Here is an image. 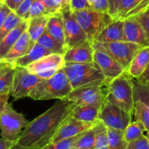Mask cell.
Returning <instances> with one entry per match:
<instances>
[{"label": "cell", "instance_id": "6da1fadb", "mask_svg": "<svg viewBox=\"0 0 149 149\" xmlns=\"http://www.w3.org/2000/svg\"><path fill=\"white\" fill-rule=\"evenodd\" d=\"M71 111L69 103L63 100L56 102L47 111L29 122L15 146L42 149L51 143Z\"/></svg>", "mask_w": 149, "mask_h": 149}, {"label": "cell", "instance_id": "7a4b0ae2", "mask_svg": "<svg viewBox=\"0 0 149 149\" xmlns=\"http://www.w3.org/2000/svg\"><path fill=\"white\" fill-rule=\"evenodd\" d=\"M73 90L63 68L47 79H42L29 94V97L36 100L64 98Z\"/></svg>", "mask_w": 149, "mask_h": 149}, {"label": "cell", "instance_id": "3957f363", "mask_svg": "<svg viewBox=\"0 0 149 149\" xmlns=\"http://www.w3.org/2000/svg\"><path fill=\"white\" fill-rule=\"evenodd\" d=\"M63 70L69 80L73 90L90 86L106 85V77L95 66L90 63H66Z\"/></svg>", "mask_w": 149, "mask_h": 149}, {"label": "cell", "instance_id": "277c9868", "mask_svg": "<svg viewBox=\"0 0 149 149\" xmlns=\"http://www.w3.org/2000/svg\"><path fill=\"white\" fill-rule=\"evenodd\" d=\"M132 79L133 78L125 71L106 85V98L132 114L134 108Z\"/></svg>", "mask_w": 149, "mask_h": 149}, {"label": "cell", "instance_id": "5b68a950", "mask_svg": "<svg viewBox=\"0 0 149 149\" xmlns=\"http://www.w3.org/2000/svg\"><path fill=\"white\" fill-rule=\"evenodd\" d=\"M92 45L94 49L103 51L117 61L125 71H127L134 56L143 47L138 44L127 41L100 42L94 40Z\"/></svg>", "mask_w": 149, "mask_h": 149}, {"label": "cell", "instance_id": "8992f818", "mask_svg": "<svg viewBox=\"0 0 149 149\" xmlns=\"http://www.w3.org/2000/svg\"><path fill=\"white\" fill-rule=\"evenodd\" d=\"M29 123L24 116L8 103L0 115V135L4 139L17 141Z\"/></svg>", "mask_w": 149, "mask_h": 149}, {"label": "cell", "instance_id": "52a82bcc", "mask_svg": "<svg viewBox=\"0 0 149 149\" xmlns=\"http://www.w3.org/2000/svg\"><path fill=\"white\" fill-rule=\"evenodd\" d=\"M132 115L106 98L100 107L98 119L107 128L124 132L132 122Z\"/></svg>", "mask_w": 149, "mask_h": 149}, {"label": "cell", "instance_id": "ba28073f", "mask_svg": "<svg viewBox=\"0 0 149 149\" xmlns=\"http://www.w3.org/2000/svg\"><path fill=\"white\" fill-rule=\"evenodd\" d=\"M73 14L91 42L100 30L113 19L108 13H99L93 9L73 12Z\"/></svg>", "mask_w": 149, "mask_h": 149}, {"label": "cell", "instance_id": "9c48e42d", "mask_svg": "<svg viewBox=\"0 0 149 149\" xmlns=\"http://www.w3.org/2000/svg\"><path fill=\"white\" fill-rule=\"evenodd\" d=\"M106 85L90 86L80 87L73 90L63 101L68 102L71 107L84 105H98L101 106L106 97V93L103 90Z\"/></svg>", "mask_w": 149, "mask_h": 149}, {"label": "cell", "instance_id": "30bf717a", "mask_svg": "<svg viewBox=\"0 0 149 149\" xmlns=\"http://www.w3.org/2000/svg\"><path fill=\"white\" fill-rule=\"evenodd\" d=\"M42 80L26 67H15L10 95L15 100L29 97L31 92Z\"/></svg>", "mask_w": 149, "mask_h": 149}, {"label": "cell", "instance_id": "8fae6325", "mask_svg": "<svg viewBox=\"0 0 149 149\" xmlns=\"http://www.w3.org/2000/svg\"><path fill=\"white\" fill-rule=\"evenodd\" d=\"M66 49L88 40L87 34L74 17L69 6L62 12Z\"/></svg>", "mask_w": 149, "mask_h": 149}, {"label": "cell", "instance_id": "7c38bea8", "mask_svg": "<svg viewBox=\"0 0 149 149\" xmlns=\"http://www.w3.org/2000/svg\"><path fill=\"white\" fill-rule=\"evenodd\" d=\"M93 63L106 77L107 84L125 71L117 61L99 49H94Z\"/></svg>", "mask_w": 149, "mask_h": 149}, {"label": "cell", "instance_id": "4fadbf2b", "mask_svg": "<svg viewBox=\"0 0 149 149\" xmlns=\"http://www.w3.org/2000/svg\"><path fill=\"white\" fill-rule=\"evenodd\" d=\"M94 48L89 40L68 48L63 55L66 63H93Z\"/></svg>", "mask_w": 149, "mask_h": 149}, {"label": "cell", "instance_id": "5bb4252c", "mask_svg": "<svg viewBox=\"0 0 149 149\" xmlns=\"http://www.w3.org/2000/svg\"><path fill=\"white\" fill-rule=\"evenodd\" d=\"M96 123H88V122H82L69 115L63 122L62 126L61 127L58 133L54 137L51 143L58 142L61 140L77 136L91 128Z\"/></svg>", "mask_w": 149, "mask_h": 149}, {"label": "cell", "instance_id": "9a60e30c", "mask_svg": "<svg viewBox=\"0 0 149 149\" xmlns=\"http://www.w3.org/2000/svg\"><path fill=\"white\" fill-rule=\"evenodd\" d=\"M65 63L63 55L52 53L30 64L26 68L32 74H37L45 71H58L63 68Z\"/></svg>", "mask_w": 149, "mask_h": 149}, {"label": "cell", "instance_id": "2e32d148", "mask_svg": "<svg viewBox=\"0 0 149 149\" xmlns=\"http://www.w3.org/2000/svg\"><path fill=\"white\" fill-rule=\"evenodd\" d=\"M94 40L100 42L125 41L123 19H112L100 30Z\"/></svg>", "mask_w": 149, "mask_h": 149}, {"label": "cell", "instance_id": "e0dca14e", "mask_svg": "<svg viewBox=\"0 0 149 149\" xmlns=\"http://www.w3.org/2000/svg\"><path fill=\"white\" fill-rule=\"evenodd\" d=\"M123 20L125 41L138 44L141 47L148 46L145 31L139 22L133 16L126 17Z\"/></svg>", "mask_w": 149, "mask_h": 149}, {"label": "cell", "instance_id": "ac0fdd59", "mask_svg": "<svg viewBox=\"0 0 149 149\" xmlns=\"http://www.w3.org/2000/svg\"><path fill=\"white\" fill-rule=\"evenodd\" d=\"M34 44L31 39L30 36L26 30L10 49L8 53L4 58V60L13 65V63L16 60L27 54L33 47Z\"/></svg>", "mask_w": 149, "mask_h": 149}, {"label": "cell", "instance_id": "d6986e66", "mask_svg": "<svg viewBox=\"0 0 149 149\" xmlns=\"http://www.w3.org/2000/svg\"><path fill=\"white\" fill-rule=\"evenodd\" d=\"M149 65V45L143 47L134 56L127 72L132 78L137 79Z\"/></svg>", "mask_w": 149, "mask_h": 149}, {"label": "cell", "instance_id": "ffe728a7", "mask_svg": "<svg viewBox=\"0 0 149 149\" xmlns=\"http://www.w3.org/2000/svg\"><path fill=\"white\" fill-rule=\"evenodd\" d=\"M101 106L98 105H84L71 108L70 115L75 119L88 123H96L99 120Z\"/></svg>", "mask_w": 149, "mask_h": 149}, {"label": "cell", "instance_id": "44dd1931", "mask_svg": "<svg viewBox=\"0 0 149 149\" xmlns=\"http://www.w3.org/2000/svg\"><path fill=\"white\" fill-rule=\"evenodd\" d=\"M29 20H23L18 26L10 31L0 42V57L4 59L13 45L16 43L22 34L27 30Z\"/></svg>", "mask_w": 149, "mask_h": 149}, {"label": "cell", "instance_id": "7402d4cb", "mask_svg": "<svg viewBox=\"0 0 149 149\" xmlns=\"http://www.w3.org/2000/svg\"><path fill=\"white\" fill-rule=\"evenodd\" d=\"M50 54H52L50 51L47 49L46 48L43 47L38 42H36L33 47L31 49V50L27 54L16 60L13 63V65L14 68L17 66L27 67L30 64L39 61L43 57L50 55Z\"/></svg>", "mask_w": 149, "mask_h": 149}, {"label": "cell", "instance_id": "603a6c76", "mask_svg": "<svg viewBox=\"0 0 149 149\" xmlns=\"http://www.w3.org/2000/svg\"><path fill=\"white\" fill-rule=\"evenodd\" d=\"M107 129L104 124L99 121L94 126L86 131L85 133L75 143L74 147L81 148H95L96 139L99 134Z\"/></svg>", "mask_w": 149, "mask_h": 149}, {"label": "cell", "instance_id": "cb8c5ba5", "mask_svg": "<svg viewBox=\"0 0 149 149\" xmlns=\"http://www.w3.org/2000/svg\"><path fill=\"white\" fill-rule=\"evenodd\" d=\"M46 30L52 37L55 38L60 44L65 47L64 23L62 13L49 16Z\"/></svg>", "mask_w": 149, "mask_h": 149}, {"label": "cell", "instance_id": "d4e9b609", "mask_svg": "<svg viewBox=\"0 0 149 149\" xmlns=\"http://www.w3.org/2000/svg\"><path fill=\"white\" fill-rule=\"evenodd\" d=\"M49 16H39V17H31L29 20L27 31L33 43L37 42L38 39L46 30Z\"/></svg>", "mask_w": 149, "mask_h": 149}, {"label": "cell", "instance_id": "484cf974", "mask_svg": "<svg viewBox=\"0 0 149 149\" xmlns=\"http://www.w3.org/2000/svg\"><path fill=\"white\" fill-rule=\"evenodd\" d=\"M36 42L42 45L43 47L46 48L47 49L50 51L52 53L64 55L67 49L65 47L60 44L55 38L52 37L47 30H45L43 34L40 36V38L38 39Z\"/></svg>", "mask_w": 149, "mask_h": 149}, {"label": "cell", "instance_id": "4316f807", "mask_svg": "<svg viewBox=\"0 0 149 149\" xmlns=\"http://www.w3.org/2000/svg\"><path fill=\"white\" fill-rule=\"evenodd\" d=\"M132 114L135 121L141 122L145 127L146 132H149V109L140 100L134 101V108Z\"/></svg>", "mask_w": 149, "mask_h": 149}, {"label": "cell", "instance_id": "83f0119b", "mask_svg": "<svg viewBox=\"0 0 149 149\" xmlns=\"http://www.w3.org/2000/svg\"><path fill=\"white\" fill-rule=\"evenodd\" d=\"M146 132L145 127L141 122H132L124 131V138L127 143L138 139Z\"/></svg>", "mask_w": 149, "mask_h": 149}, {"label": "cell", "instance_id": "f1b7e54d", "mask_svg": "<svg viewBox=\"0 0 149 149\" xmlns=\"http://www.w3.org/2000/svg\"><path fill=\"white\" fill-rule=\"evenodd\" d=\"M110 149H126L127 142L124 138V132L107 128Z\"/></svg>", "mask_w": 149, "mask_h": 149}, {"label": "cell", "instance_id": "f546056e", "mask_svg": "<svg viewBox=\"0 0 149 149\" xmlns=\"http://www.w3.org/2000/svg\"><path fill=\"white\" fill-rule=\"evenodd\" d=\"M23 20V19L19 17L14 11H12L0 28V42L10 31H12L15 28L17 27Z\"/></svg>", "mask_w": 149, "mask_h": 149}, {"label": "cell", "instance_id": "4dcf8cb0", "mask_svg": "<svg viewBox=\"0 0 149 149\" xmlns=\"http://www.w3.org/2000/svg\"><path fill=\"white\" fill-rule=\"evenodd\" d=\"M133 84V99L140 100L149 109V86L142 84L136 80L132 79Z\"/></svg>", "mask_w": 149, "mask_h": 149}, {"label": "cell", "instance_id": "1f68e13d", "mask_svg": "<svg viewBox=\"0 0 149 149\" xmlns=\"http://www.w3.org/2000/svg\"><path fill=\"white\" fill-rule=\"evenodd\" d=\"M70 0H43L45 10L49 15L61 13L69 6Z\"/></svg>", "mask_w": 149, "mask_h": 149}, {"label": "cell", "instance_id": "d6a6232c", "mask_svg": "<svg viewBox=\"0 0 149 149\" xmlns=\"http://www.w3.org/2000/svg\"><path fill=\"white\" fill-rule=\"evenodd\" d=\"M87 131V130H86ZM86 131L83 132L82 133L77 135V136L72 137V138H66V139L61 140L56 143H52L47 145L42 149H71L74 147L75 143L84 135Z\"/></svg>", "mask_w": 149, "mask_h": 149}, {"label": "cell", "instance_id": "836d02e7", "mask_svg": "<svg viewBox=\"0 0 149 149\" xmlns=\"http://www.w3.org/2000/svg\"><path fill=\"white\" fill-rule=\"evenodd\" d=\"M14 73L15 68H13L0 77V95L10 94Z\"/></svg>", "mask_w": 149, "mask_h": 149}, {"label": "cell", "instance_id": "e575fe53", "mask_svg": "<svg viewBox=\"0 0 149 149\" xmlns=\"http://www.w3.org/2000/svg\"><path fill=\"white\" fill-rule=\"evenodd\" d=\"M141 1V0H122L118 9V13L116 18L124 19L125 16L136 7Z\"/></svg>", "mask_w": 149, "mask_h": 149}, {"label": "cell", "instance_id": "d590c367", "mask_svg": "<svg viewBox=\"0 0 149 149\" xmlns=\"http://www.w3.org/2000/svg\"><path fill=\"white\" fill-rule=\"evenodd\" d=\"M133 17L139 22L143 29L147 41L149 44V5L133 15Z\"/></svg>", "mask_w": 149, "mask_h": 149}, {"label": "cell", "instance_id": "8d00e7d4", "mask_svg": "<svg viewBox=\"0 0 149 149\" xmlns=\"http://www.w3.org/2000/svg\"><path fill=\"white\" fill-rule=\"evenodd\" d=\"M36 0H24L19 5L15 13L23 20H29L30 18V10Z\"/></svg>", "mask_w": 149, "mask_h": 149}, {"label": "cell", "instance_id": "74e56055", "mask_svg": "<svg viewBox=\"0 0 149 149\" xmlns=\"http://www.w3.org/2000/svg\"><path fill=\"white\" fill-rule=\"evenodd\" d=\"M43 15H49L45 10L43 0H36V1L31 7L30 18Z\"/></svg>", "mask_w": 149, "mask_h": 149}, {"label": "cell", "instance_id": "f35d334b", "mask_svg": "<svg viewBox=\"0 0 149 149\" xmlns=\"http://www.w3.org/2000/svg\"><path fill=\"white\" fill-rule=\"evenodd\" d=\"M126 149H149V141L145 135L138 139L127 143Z\"/></svg>", "mask_w": 149, "mask_h": 149}, {"label": "cell", "instance_id": "ab89813d", "mask_svg": "<svg viewBox=\"0 0 149 149\" xmlns=\"http://www.w3.org/2000/svg\"><path fill=\"white\" fill-rule=\"evenodd\" d=\"M69 8L72 12L82 11L92 9L88 0H70Z\"/></svg>", "mask_w": 149, "mask_h": 149}, {"label": "cell", "instance_id": "60d3db41", "mask_svg": "<svg viewBox=\"0 0 149 149\" xmlns=\"http://www.w3.org/2000/svg\"><path fill=\"white\" fill-rule=\"evenodd\" d=\"M95 149H110L108 138L107 129L100 132L96 139Z\"/></svg>", "mask_w": 149, "mask_h": 149}, {"label": "cell", "instance_id": "b9f144b4", "mask_svg": "<svg viewBox=\"0 0 149 149\" xmlns=\"http://www.w3.org/2000/svg\"><path fill=\"white\" fill-rule=\"evenodd\" d=\"M93 10L102 13H109V1L108 0H96L91 4ZM109 14V13H108Z\"/></svg>", "mask_w": 149, "mask_h": 149}, {"label": "cell", "instance_id": "7bdbcfd3", "mask_svg": "<svg viewBox=\"0 0 149 149\" xmlns=\"http://www.w3.org/2000/svg\"><path fill=\"white\" fill-rule=\"evenodd\" d=\"M109 1V15L112 18H116L118 9L122 0H108Z\"/></svg>", "mask_w": 149, "mask_h": 149}, {"label": "cell", "instance_id": "ee69618b", "mask_svg": "<svg viewBox=\"0 0 149 149\" xmlns=\"http://www.w3.org/2000/svg\"><path fill=\"white\" fill-rule=\"evenodd\" d=\"M11 12L12 10L4 3H3V1L0 4V28Z\"/></svg>", "mask_w": 149, "mask_h": 149}, {"label": "cell", "instance_id": "f6af8a7d", "mask_svg": "<svg viewBox=\"0 0 149 149\" xmlns=\"http://www.w3.org/2000/svg\"><path fill=\"white\" fill-rule=\"evenodd\" d=\"M135 80L141 84L149 86V65L144 72L138 78L135 79Z\"/></svg>", "mask_w": 149, "mask_h": 149}, {"label": "cell", "instance_id": "bcb514c9", "mask_svg": "<svg viewBox=\"0 0 149 149\" xmlns=\"http://www.w3.org/2000/svg\"><path fill=\"white\" fill-rule=\"evenodd\" d=\"M24 0H2L3 3L6 4L12 11H15Z\"/></svg>", "mask_w": 149, "mask_h": 149}, {"label": "cell", "instance_id": "7dc6e473", "mask_svg": "<svg viewBox=\"0 0 149 149\" xmlns=\"http://www.w3.org/2000/svg\"><path fill=\"white\" fill-rule=\"evenodd\" d=\"M16 141H9V140L0 138V149H11L15 145Z\"/></svg>", "mask_w": 149, "mask_h": 149}, {"label": "cell", "instance_id": "c3c4849f", "mask_svg": "<svg viewBox=\"0 0 149 149\" xmlns=\"http://www.w3.org/2000/svg\"><path fill=\"white\" fill-rule=\"evenodd\" d=\"M10 94H4L0 95V115L2 113L3 111L7 106L8 103L9 97H10Z\"/></svg>", "mask_w": 149, "mask_h": 149}, {"label": "cell", "instance_id": "681fc988", "mask_svg": "<svg viewBox=\"0 0 149 149\" xmlns=\"http://www.w3.org/2000/svg\"><path fill=\"white\" fill-rule=\"evenodd\" d=\"M14 68V67H13L11 64H10L9 63L6 62L5 61V62H4V63H3L2 65L0 66V77H1V76H2L3 74H5V73L7 72L9 70H10L11 68Z\"/></svg>", "mask_w": 149, "mask_h": 149}, {"label": "cell", "instance_id": "f907efd6", "mask_svg": "<svg viewBox=\"0 0 149 149\" xmlns=\"http://www.w3.org/2000/svg\"><path fill=\"white\" fill-rule=\"evenodd\" d=\"M11 149H36V148H23V147L17 146H14Z\"/></svg>", "mask_w": 149, "mask_h": 149}, {"label": "cell", "instance_id": "816d5d0a", "mask_svg": "<svg viewBox=\"0 0 149 149\" xmlns=\"http://www.w3.org/2000/svg\"><path fill=\"white\" fill-rule=\"evenodd\" d=\"M4 62H5V61H4V60L2 58H1V57H0V66H1V65H2Z\"/></svg>", "mask_w": 149, "mask_h": 149}, {"label": "cell", "instance_id": "f5cc1de1", "mask_svg": "<svg viewBox=\"0 0 149 149\" xmlns=\"http://www.w3.org/2000/svg\"><path fill=\"white\" fill-rule=\"evenodd\" d=\"M71 149H95V148H75V147H73Z\"/></svg>", "mask_w": 149, "mask_h": 149}, {"label": "cell", "instance_id": "db71d44e", "mask_svg": "<svg viewBox=\"0 0 149 149\" xmlns=\"http://www.w3.org/2000/svg\"><path fill=\"white\" fill-rule=\"evenodd\" d=\"M88 1H89V2L90 3V4H93V3H94L95 1H96V0H88Z\"/></svg>", "mask_w": 149, "mask_h": 149}, {"label": "cell", "instance_id": "11a10c76", "mask_svg": "<svg viewBox=\"0 0 149 149\" xmlns=\"http://www.w3.org/2000/svg\"><path fill=\"white\" fill-rule=\"evenodd\" d=\"M146 138H148V141H149V132H147L146 135Z\"/></svg>", "mask_w": 149, "mask_h": 149}, {"label": "cell", "instance_id": "9f6ffc18", "mask_svg": "<svg viewBox=\"0 0 149 149\" xmlns=\"http://www.w3.org/2000/svg\"><path fill=\"white\" fill-rule=\"evenodd\" d=\"M1 1H2V0H0V2H1Z\"/></svg>", "mask_w": 149, "mask_h": 149}, {"label": "cell", "instance_id": "6f0895ef", "mask_svg": "<svg viewBox=\"0 0 149 149\" xmlns=\"http://www.w3.org/2000/svg\"><path fill=\"white\" fill-rule=\"evenodd\" d=\"M148 4H149V0H148Z\"/></svg>", "mask_w": 149, "mask_h": 149}, {"label": "cell", "instance_id": "680465c9", "mask_svg": "<svg viewBox=\"0 0 149 149\" xmlns=\"http://www.w3.org/2000/svg\"><path fill=\"white\" fill-rule=\"evenodd\" d=\"M1 2H2V1H1ZM1 2H0V4H1Z\"/></svg>", "mask_w": 149, "mask_h": 149}]
</instances>
